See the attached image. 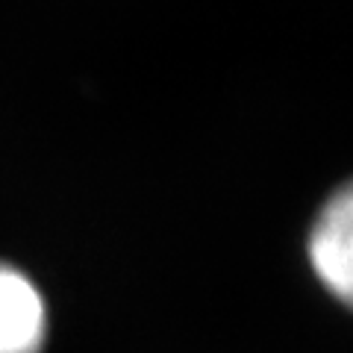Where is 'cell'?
I'll return each instance as SVG.
<instances>
[{"label":"cell","mask_w":353,"mask_h":353,"mask_svg":"<svg viewBox=\"0 0 353 353\" xmlns=\"http://www.w3.org/2000/svg\"><path fill=\"white\" fill-rule=\"evenodd\" d=\"M48 312L39 289L12 265L0 262V353H41Z\"/></svg>","instance_id":"cell-2"},{"label":"cell","mask_w":353,"mask_h":353,"mask_svg":"<svg viewBox=\"0 0 353 353\" xmlns=\"http://www.w3.org/2000/svg\"><path fill=\"white\" fill-rule=\"evenodd\" d=\"M309 256L327 292L353 309V180L324 203L309 236Z\"/></svg>","instance_id":"cell-1"}]
</instances>
